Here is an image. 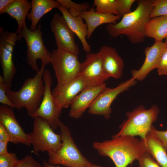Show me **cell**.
<instances>
[{
	"instance_id": "1",
	"label": "cell",
	"mask_w": 167,
	"mask_h": 167,
	"mask_svg": "<svg viewBox=\"0 0 167 167\" xmlns=\"http://www.w3.org/2000/svg\"><path fill=\"white\" fill-rule=\"evenodd\" d=\"M93 148L100 155L109 157L116 167H127L147 152L145 143L135 136L122 135L95 141Z\"/></svg>"
},
{
	"instance_id": "2",
	"label": "cell",
	"mask_w": 167,
	"mask_h": 167,
	"mask_svg": "<svg viewBox=\"0 0 167 167\" xmlns=\"http://www.w3.org/2000/svg\"><path fill=\"white\" fill-rule=\"evenodd\" d=\"M136 1L137 6L134 11L123 16L118 22L107 25L105 28L111 36L124 35L133 44L145 40L144 25L149 19L153 6L151 0Z\"/></svg>"
},
{
	"instance_id": "3",
	"label": "cell",
	"mask_w": 167,
	"mask_h": 167,
	"mask_svg": "<svg viewBox=\"0 0 167 167\" xmlns=\"http://www.w3.org/2000/svg\"><path fill=\"white\" fill-rule=\"evenodd\" d=\"M44 68L41 67L34 77L27 79L19 90L14 91L6 88L7 95L14 108L18 110L25 108L31 117L39 107L44 94Z\"/></svg>"
},
{
	"instance_id": "4",
	"label": "cell",
	"mask_w": 167,
	"mask_h": 167,
	"mask_svg": "<svg viewBox=\"0 0 167 167\" xmlns=\"http://www.w3.org/2000/svg\"><path fill=\"white\" fill-rule=\"evenodd\" d=\"M159 112V108L156 105H152L148 109L140 105L131 111L127 112L126 113L127 119L120 126L119 131L112 137L138 136L145 142L152 123L157 119Z\"/></svg>"
},
{
	"instance_id": "5",
	"label": "cell",
	"mask_w": 167,
	"mask_h": 167,
	"mask_svg": "<svg viewBox=\"0 0 167 167\" xmlns=\"http://www.w3.org/2000/svg\"><path fill=\"white\" fill-rule=\"evenodd\" d=\"M62 144L57 151L48 153V163L66 167H90L92 164L84 156L75 143L69 128L62 122L59 127Z\"/></svg>"
},
{
	"instance_id": "6",
	"label": "cell",
	"mask_w": 167,
	"mask_h": 167,
	"mask_svg": "<svg viewBox=\"0 0 167 167\" xmlns=\"http://www.w3.org/2000/svg\"><path fill=\"white\" fill-rule=\"evenodd\" d=\"M33 131L28 134L32 152L37 154L40 152L48 153L55 151L62 144L60 134L54 133L48 122L38 117L34 118Z\"/></svg>"
},
{
	"instance_id": "7",
	"label": "cell",
	"mask_w": 167,
	"mask_h": 167,
	"mask_svg": "<svg viewBox=\"0 0 167 167\" xmlns=\"http://www.w3.org/2000/svg\"><path fill=\"white\" fill-rule=\"evenodd\" d=\"M41 28L40 24L36 29L32 31L26 24L23 28L20 35L21 38L25 39L27 45V63L36 72L40 70L37 64V59L41 60V67L44 68L50 63L51 60L50 53L43 43Z\"/></svg>"
},
{
	"instance_id": "8",
	"label": "cell",
	"mask_w": 167,
	"mask_h": 167,
	"mask_svg": "<svg viewBox=\"0 0 167 167\" xmlns=\"http://www.w3.org/2000/svg\"><path fill=\"white\" fill-rule=\"evenodd\" d=\"M50 54V63L55 72L57 85H62L79 75L81 63L78 57L57 49L53 50Z\"/></svg>"
},
{
	"instance_id": "9",
	"label": "cell",
	"mask_w": 167,
	"mask_h": 167,
	"mask_svg": "<svg viewBox=\"0 0 167 167\" xmlns=\"http://www.w3.org/2000/svg\"><path fill=\"white\" fill-rule=\"evenodd\" d=\"M43 80L45 89L42 99L39 107L31 117L33 119L38 117L43 118L55 130L59 127L61 122L59 117L62 109L53 96L51 90L52 80L50 72L48 69L44 70Z\"/></svg>"
},
{
	"instance_id": "10",
	"label": "cell",
	"mask_w": 167,
	"mask_h": 167,
	"mask_svg": "<svg viewBox=\"0 0 167 167\" xmlns=\"http://www.w3.org/2000/svg\"><path fill=\"white\" fill-rule=\"evenodd\" d=\"M0 29V63L4 81L7 87L10 88L16 71L12 60L13 51L16 42L20 41L21 38L15 32L4 31L2 27Z\"/></svg>"
},
{
	"instance_id": "11",
	"label": "cell",
	"mask_w": 167,
	"mask_h": 167,
	"mask_svg": "<svg viewBox=\"0 0 167 167\" xmlns=\"http://www.w3.org/2000/svg\"><path fill=\"white\" fill-rule=\"evenodd\" d=\"M137 80L133 78L120 83L113 88L107 87L97 97L89 108L88 113L92 115L102 116L106 119L110 118L111 107L113 100L120 93L135 85Z\"/></svg>"
},
{
	"instance_id": "12",
	"label": "cell",
	"mask_w": 167,
	"mask_h": 167,
	"mask_svg": "<svg viewBox=\"0 0 167 167\" xmlns=\"http://www.w3.org/2000/svg\"><path fill=\"white\" fill-rule=\"evenodd\" d=\"M50 25L57 49L68 52L78 57L79 49L75 41V34L69 27L63 16L58 13H54Z\"/></svg>"
},
{
	"instance_id": "13",
	"label": "cell",
	"mask_w": 167,
	"mask_h": 167,
	"mask_svg": "<svg viewBox=\"0 0 167 167\" xmlns=\"http://www.w3.org/2000/svg\"><path fill=\"white\" fill-rule=\"evenodd\" d=\"M91 86L94 85L79 75L62 85H57L52 93L57 104L62 109L70 106L79 93Z\"/></svg>"
},
{
	"instance_id": "14",
	"label": "cell",
	"mask_w": 167,
	"mask_h": 167,
	"mask_svg": "<svg viewBox=\"0 0 167 167\" xmlns=\"http://www.w3.org/2000/svg\"><path fill=\"white\" fill-rule=\"evenodd\" d=\"M0 124L4 126L9 134L10 142L28 146L31 145L28 134L16 119L12 108L6 105L0 106Z\"/></svg>"
},
{
	"instance_id": "15",
	"label": "cell",
	"mask_w": 167,
	"mask_h": 167,
	"mask_svg": "<svg viewBox=\"0 0 167 167\" xmlns=\"http://www.w3.org/2000/svg\"><path fill=\"white\" fill-rule=\"evenodd\" d=\"M79 75L93 85L104 83L109 79L104 71L99 52L87 53L85 60L81 63Z\"/></svg>"
},
{
	"instance_id": "16",
	"label": "cell",
	"mask_w": 167,
	"mask_h": 167,
	"mask_svg": "<svg viewBox=\"0 0 167 167\" xmlns=\"http://www.w3.org/2000/svg\"><path fill=\"white\" fill-rule=\"evenodd\" d=\"M106 88V84L104 83L90 86L82 91L72 102L69 116L75 119L81 118L98 96Z\"/></svg>"
},
{
	"instance_id": "17",
	"label": "cell",
	"mask_w": 167,
	"mask_h": 167,
	"mask_svg": "<svg viewBox=\"0 0 167 167\" xmlns=\"http://www.w3.org/2000/svg\"><path fill=\"white\" fill-rule=\"evenodd\" d=\"M166 46L165 42L162 41L155 42L152 46L146 48L144 62L139 69L131 71L132 78L136 80L142 81L152 70L157 68Z\"/></svg>"
},
{
	"instance_id": "18",
	"label": "cell",
	"mask_w": 167,
	"mask_h": 167,
	"mask_svg": "<svg viewBox=\"0 0 167 167\" xmlns=\"http://www.w3.org/2000/svg\"><path fill=\"white\" fill-rule=\"evenodd\" d=\"M101 57L103 68L105 75L109 78H120L122 76L124 61L116 49L107 45L102 46L99 51Z\"/></svg>"
},
{
	"instance_id": "19",
	"label": "cell",
	"mask_w": 167,
	"mask_h": 167,
	"mask_svg": "<svg viewBox=\"0 0 167 167\" xmlns=\"http://www.w3.org/2000/svg\"><path fill=\"white\" fill-rule=\"evenodd\" d=\"M58 8L71 29L79 39L84 51L87 53L90 52L91 46L86 40L88 34V27L86 24L84 23L83 18L80 15L72 16L68 10L61 5Z\"/></svg>"
},
{
	"instance_id": "20",
	"label": "cell",
	"mask_w": 167,
	"mask_h": 167,
	"mask_svg": "<svg viewBox=\"0 0 167 167\" xmlns=\"http://www.w3.org/2000/svg\"><path fill=\"white\" fill-rule=\"evenodd\" d=\"M80 16L84 19L88 27L87 38L89 39L94 30L102 24H116L121 17L111 13H102L96 12L93 6L88 10L82 12Z\"/></svg>"
},
{
	"instance_id": "21",
	"label": "cell",
	"mask_w": 167,
	"mask_h": 167,
	"mask_svg": "<svg viewBox=\"0 0 167 167\" xmlns=\"http://www.w3.org/2000/svg\"><path fill=\"white\" fill-rule=\"evenodd\" d=\"M31 8V2L27 0H13L0 12V14L6 13L16 20L18 23V27L15 32L20 37L22 28L26 24V17Z\"/></svg>"
},
{
	"instance_id": "22",
	"label": "cell",
	"mask_w": 167,
	"mask_h": 167,
	"mask_svg": "<svg viewBox=\"0 0 167 167\" xmlns=\"http://www.w3.org/2000/svg\"><path fill=\"white\" fill-rule=\"evenodd\" d=\"M32 9L27 15L31 22L30 29L33 31L36 28L37 25L42 17L54 8L60 5L57 0H32Z\"/></svg>"
},
{
	"instance_id": "23",
	"label": "cell",
	"mask_w": 167,
	"mask_h": 167,
	"mask_svg": "<svg viewBox=\"0 0 167 167\" xmlns=\"http://www.w3.org/2000/svg\"><path fill=\"white\" fill-rule=\"evenodd\" d=\"M144 29L146 37L154 39L155 42L162 41L167 37V15L149 19Z\"/></svg>"
},
{
	"instance_id": "24",
	"label": "cell",
	"mask_w": 167,
	"mask_h": 167,
	"mask_svg": "<svg viewBox=\"0 0 167 167\" xmlns=\"http://www.w3.org/2000/svg\"><path fill=\"white\" fill-rule=\"evenodd\" d=\"M145 143L147 152L161 167H167V152L160 141L149 132Z\"/></svg>"
},
{
	"instance_id": "25",
	"label": "cell",
	"mask_w": 167,
	"mask_h": 167,
	"mask_svg": "<svg viewBox=\"0 0 167 167\" xmlns=\"http://www.w3.org/2000/svg\"><path fill=\"white\" fill-rule=\"evenodd\" d=\"M60 5L68 11L73 16L80 15L83 12L88 10L89 4L86 3H78L70 0H57Z\"/></svg>"
},
{
	"instance_id": "26",
	"label": "cell",
	"mask_w": 167,
	"mask_h": 167,
	"mask_svg": "<svg viewBox=\"0 0 167 167\" xmlns=\"http://www.w3.org/2000/svg\"><path fill=\"white\" fill-rule=\"evenodd\" d=\"M116 0H94L96 11L102 13H111L118 15L116 10Z\"/></svg>"
},
{
	"instance_id": "27",
	"label": "cell",
	"mask_w": 167,
	"mask_h": 167,
	"mask_svg": "<svg viewBox=\"0 0 167 167\" xmlns=\"http://www.w3.org/2000/svg\"><path fill=\"white\" fill-rule=\"evenodd\" d=\"M153 9L149 19L161 16L167 15V0H151Z\"/></svg>"
},
{
	"instance_id": "28",
	"label": "cell",
	"mask_w": 167,
	"mask_h": 167,
	"mask_svg": "<svg viewBox=\"0 0 167 167\" xmlns=\"http://www.w3.org/2000/svg\"><path fill=\"white\" fill-rule=\"evenodd\" d=\"M135 0H116V10L118 15L121 17L132 11L131 7Z\"/></svg>"
},
{
	"instance_id": "29",
	"label": "cell",
	"mask_w": 167,
	"mask_h": 167,
	"mask_svg": "<svg viewBox=\"0 0 167 167\" xmlns=\"http://www.w3.org/2000/svg\"><path fill=\"white\" fill-rule=\"evenodd\" d=\"M18 160L14 153L0 155V167H15Z\"/></svg>"
},
{
	"instance_id": "30",
	"label": "cell",
	"mask_w": 167,
	"mask_h": 167,
	"mask_svg": "<svg viewBox=\"0 0 167 167\" xmlns=\"http://www.w3.org/2000/svg\"><path fill=\"white\" fill-rule=\"evenodd\" d=\"M137 161L139 167H161L147 152L144 153Z\"/></svg>"
},
{
	"instance_id": "31",
	"label": "cell",
	"mask_w": 167,
	"mask_h": 167,
	"mask_svg": "<svg viewBox=\"0 0 167 167\" xmlns=\"http://www.w3.org/2000/svg\"><path fill=\"white\" fill-rule=\"evenodd\" d=\"M7 88L4 81L3 76H0V103L4 105L8 106L12 108L13 105L8 97L6 92Z\"/></svg>"
},
{
	"instance_id": "32",
	"label": "cell",
	"mask_w": 167,
	"mask_h": 167,
	"mask_svg": "<svg viewBox=\"0 0 167 167\" xmlns=\"http://www.w3.org/2000/svg\"><path fill=\"white\" fill-rule=\"evenodd\" d=\"M15 167H43L30 155H27L18 160Z\"/></svg>"
},
{
	"instance_id": "33",
	"label": "cell",
	"mask_w": 167,
	"mask_h": 167,
	"mask_svg": "<svg viewBox=\"0 0 167 167\" xmlns=\"http://www.w3.org/2000/svg\"><path fill=\"white\" fill-rule=\"evenodd\" d=\"M159 75H167V46L159 61L157 68Z\"/></svg>"
},
{
	"instance_id": "34",
	"label": "cell",
	"mask_w": 167,
	"mask_h": 167,
	"mask_svg": "<svg viewBox=\"0 0 167 167\" xmlns=\"http://www.w3.org/2000/svg\"><path fill=\"white\" fill-rule=\"evenodd\" d=\"M150 132L160 141L167 152V131L157 130L152 126Z\"/></svg>"
},
{
	"instance_id": "35",
	"label": "cell",
	"mask_w": 167,
	"mask_h": 167,
	"mask_svg": "<svg viewBox=\"0 0 167 167\" xmlns=\"http://www.w3.org/2000/svg\"><path fill=\"white\" fill-rule=\"evenodd\" d=\"M0 141L10 142V137L8 132L1 124H0Z\"/></svg>"
},
{
	"instance_id": "36",
	"label": "cell",
	"mask_w": 167,
	"mask_h": 167,
	"mask_svg": "<svg viewBox=\"0 0 167 167\" xmlns=\"http://www.w3.org/2000/svg\"><path fill=\"white\" fill-rule=\"evenodd\" d=\"M8 142L7 141H0V155L9 153L7 150V145Z\"/></svg>"
},
{
	"instance_id": "37",
	"label": "cell",
	"mask_w": 167,
	"mask_h": 167,
	"mask_svg": "<svg viewBox=\"0 0 167 167\" xmlns=\"http://www.w3.org/2000/svg\"><path fill=\"white\" fill-rule=\"evenodd\" d=\"M13 0H0V12L4 10Z\"/></svg>"
},
{
	"instance_id": "38",
	"label": "cell",
	"mask_w": 167,
	"mask_h": 167,
	"mask_svg": "<svg viewBox=\"0 0 167 167\" xmlns=\"http://www.w3.org/2000/svg\"><path fill=\"white\" fill-rule=\"evenodd\" d=\"M43 167H61L59 165H53L49 164L45 161H44L43 163ZM90 167H102L101 165L96 164H92Z\"/></svg>"
},
{
	"instance_id": "39",
	"label": "cell",
	"mask_w": 167,
	"mask_h": 167,
	"mask_svg": "<svg viewBox=\"0 0 167 167\" xmlns=\"http://www.w3.org/2000/svg\"><path fill=\"white\" fill-rule=\"evenodd\" d=\"M165 43L166 46H167V37L165 38Z\"/></svg>"
}]
</instances>
